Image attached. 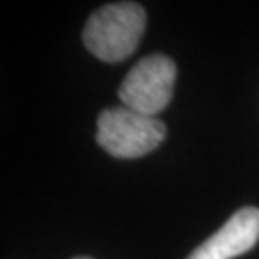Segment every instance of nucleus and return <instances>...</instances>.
<instances>
[{"instance_id": "1", "label": "nucleus", "mask_w": 259, "mask_h": 259, "mask_svg": "<svg viewBox=\"0 0 259 259\" xmlns=\"http://www.w3.org/2000/svg\"><path fill=\"white\" fill-rule=\"evenodd\" d=\"M146 12L137 2H115L94 12L83 31L84 47L104 62H121L139 47Z\"/></svg>"}, {"instance_id": "2", "label": "nucleus", "mask_w": 259, "mask_h": 259, "mask_svg": "<svg viewBox=\"0 0 259 259\" xmlns=\"http://www.w3.org/2000/svg\"><path fill=\"white\" fill-rule=\"evenodd\" d=\"M165 125L129 108H111L98 115L96 140L108 154L121 159L146 156L163 142Z\"/></svg>"}, {"instance_id": "3", "label": "nucleus", "mask_w": 259, "mask_h": 259, "mask_svg": "<svg viewBox=\"0 0 259 259\" xmlns=\"http://www.w3.org/2000/svg\"><path fill=\"white\" fill-rule=\"evenodd\" d=\"M177 81V65L165 54H152L131 67L119 87L125 108L154 117L171 102Z\"/></svg>"}, {"instance_id": "4", "label": "nucleus", "mask_w": 259, "mask_h": 259, "mask_svg": "<svg viewBox=\"0 0 259 259\" xmlns=\"http://www.w3.org/2000/svg\"><path fill=\"white\" fill-rule=\"evenodd\" d=\"M259 240V209L242 207L219 231L196 248L188 259H232L250 251Z\"/></svg>"}, {"instance_id": "5", "label": "nucleus", "mask_w": 259, "mask_h": 259, "mask_svg": "<svg viewBox=\"0 0 259 259\" xmlns=\"http://www.w3.org/2000/svg\"><path fill=\"white\" fill-rule=\"evenodd\" d=\"M75 259H91V257H75Z\"/></svg>"}]
</instances>
